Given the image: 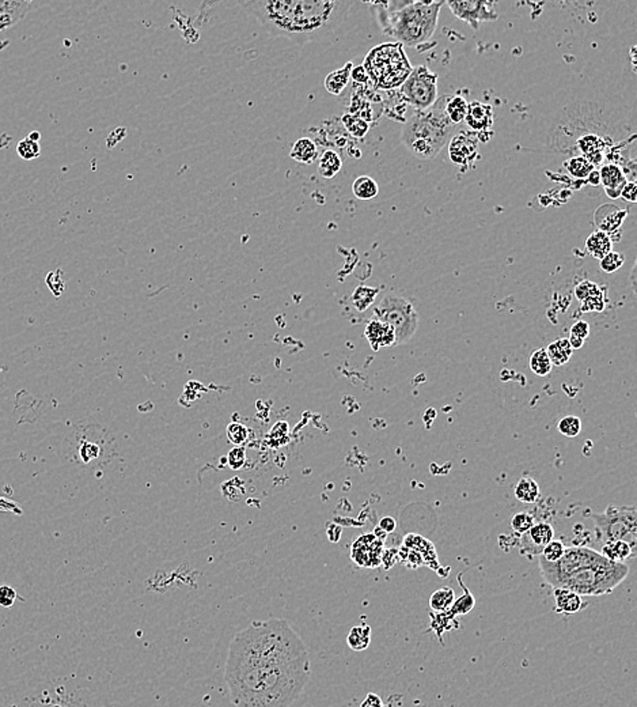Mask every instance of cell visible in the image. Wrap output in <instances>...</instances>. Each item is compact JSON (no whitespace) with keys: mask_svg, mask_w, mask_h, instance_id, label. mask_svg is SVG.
<instances>
[{"mask_svg":"<svg viewBox=\"0 0 637 707\" xmlns=\"http://www.w3.org/2000/svg\"><path fill=\"white\" fill-rule=\"evenodd\" d=\"M554 596V611L561 615H573L582 611L586 604L583 603V597L569 589L564 588H553Z\"/></svg>","mask_w":637,"mask_h":707,"instance_id":"20","label":"cell"},{"mask_svg":"<svg viewBox=\"0 0 637 707\" xmlns=\"http://www.w3.org/2000/svg\"><path fill=\"white\" fill-rule=\"evenodd\" d=\"M528 366H530V370L540 377L547 376L553 367L549 357H547L545 348H538L531 354V357L528 359Z\"/></svg>","mask_w":637,"mask_h":707,"instance_id":"35","label":"cell"},{"mask_svg":"<svg viewBox=\"0 0 637 707\" xmlns=\"http://www.w3.org/2000/svg\"><path fill=\"white\" fill-rule=\"evenodd\" d=\"M538 558H540L538 566L542 574V578L552 588H557L564 578H567L575 571L592 565H605L610 562L598 551H594L589 547H576V546L566 547L561 559L554 563L546 562L542 556Z\"/></svg>","mask_w":637,"mask_h":707,"instance_id":"10","label":"cell"},{"mask_svg":"<svg viewBox=\"0 0 637 707\" xmlns=\"http://www.w3.org/2000/svg\"><path fill=\"white\" fill-rule=\"evenodd\" d=\"M540 495V486L533 478H522L515 486V498L521 502H537Z\"/></svg>","mask_w":637,"mask_h":707,"instance_id":"29","label":"cell"},{"mask_svg":"<svg viewBox=\"0 0 637 707\" xmlns=\"http://www.w3.org/2000/svg\"><path fill=\"white\" fill-rule=\"evenodd\" d=\"M312 679L310 665H258L225 671L237 707H290Z\"/></svg>","mask_w":637,"mask_h":707,"instance_id":"3","label":"cell"},{"mask_svg":"<svg viewBox=\"0 0 637 707\" xmlns=\"http://www.w3.org/2000/svg\"><path fill=\"white\" fill-rule=\"evenodd\" d=\"M624 200L629 202V203H636L637 200V188L635 181H628L625 184V186L622 188L621 191V195H620Z\"/></svg>","mask_w":637,"mask_h":707,"instance_id":"48","label":"cell"},{"mask_svg":"<svg viewBox=\"0 0 637 707\" xmlns=\"http://www.w3.org/2000/svg\"><path fill=\"white\" fill-rule=\"evenodd\" d=\"M608 561L615 562V563H624L628 559L635 558L636 555V548L632 547L629 543L622 542V540H615V542H608L603 543L602 552H601Z\"/></svg>","mask_w":637,"mask_h":707,"instance_id":"23","label":"cell"},{"mask_svg":"<svg viewBox=\"0 0 637 707\" xmlns=\"http://www.w3.org/2000/svg\"><path fill=\"white\" fill-rule=\"evenodd\" d=\"M456 18L469 23L475 30H477L479 23L498 20V13L495 11V3L492 1H449L446 3Z\"/></svg>","mask_w":637,"mask_h":707,"instance_id":"12","label":"cell"},{"mask_svg":"<svg viewBox=\"0 0 637 707\" xmlns=\"http://www.w3.org/2000/svg\"><path fill=\"white\" fill-rule=\"evenodd\" d=\"M587 180L590 181V184H592V185H598V184H601V179H599V172L594 169L592 173L589 174Z\"/></svg>","mask_w":637,"mask_h":707,"instance_id":"52","label":"cell"},{"mask_svg":"<svg viewBox=\"0 0 637 707\" xmlns=\"http://www.w3.org/2000/svg\"><path fill=\"white\" fill-rule=\"evenodd\" d=\"M378 20L385 34L391 36L402 46H416L427 43L435 33L442 1H390L382 3Z\"/></svg>","mask_w":637,"mask_h":707,"instance_id":"4","label":"cell"},{"mask_svg":"<svg viewBox=\"0 0 637 707\" xmlns=\"http://www.w3.org/2000/svg\"><path fill=\"white\" fill-rule=\"evenodd\" d=\"M342 123L348 132L355 137H365L368 132V123L358 114H345L342 117Z\"/></svg>","mask_w":637,"mask_h":707,"instance_id":"37","label":"cell"},{"mask_svg":"<svg viewBox=\"0 0 637 707\" xmlns=\"http://www.w3.org/2000/svg\"><path fill=\"white\" fill-rule=\"evenodd\" d=\"M29 6V1L0 0V32L13 27L23 20Z\"/></svg>","mask_w":637,"mask_h":707,"instance_id":"21","label":"cell"},{"mask_svg":"<svg viewBox=\"0 0 637 707\" xmlns=\"http://www.w3.org/2000/svg\"><path fill=\"white\" fill-rule=\"evenodd\" d=\"M384 542L374 533L362 535L352 546V561L360 568H378L382 561Z\"/></svg>","mask_w":637,"mask_h":707,"instance_id":"13","label":"cell"},{"mask_svg":"<svg viewBox=\"0 0 637 707\" xmlns=\"http://www.w3.org/2000/svg\"><path fill=\"white\" fill-rule=\"evenodd\" d=\"M564 166L568 170L569 174H572L576 179H587L589 174L594 170V165L580 156L572 157L564 163Z\"/></svg>","mask_w":637,"mask_h":707,"instance_id":"36","label":"cell"},{"mask_svg":"<svg viewBox=\"0 0 637 707\" xmlns=\"http://www.w3.org/2000/svg\"><path fill=\"white\" fill-rule=\"evenodd\" d=\"M594 217H595V224L599 228V231H603L608 235H610L612 233H615L618 228H621L625 218L628 217V211L618 210V208H615V205H601L595 211Z\"/></svg>","mask_w":637,"mask_h":707,"instance_id":"17","label":"cell"},{"mask_svg":"<svg viewBox=\"0 0 637 707\" xmlns=\"http://www.w3.org/2000/svg\"><path fill=\"white\" fill-rule=\"evenodd\" d=\"M310 665L307 647L286 619L251 622L231 640L225 671L258 665Z\"/></svg>","mask_w":637,"mask_h":707,"instance_id":"2","label":"cell"},{"mask_svg":"<svg viewBox=\"0 0 637 707\" xmlns=\"http://www.w3.org/2000/svg\"><path fill=\"white\" fill-rule=\"evenodd\" d=\"M592 520L603 543L622 540L637 546V512L635 506H609L605 512L592 514Z\"/></svg>","mask_w":637,"mask_h":707,"instance_id":"9","label":"cell"},{"mask_svg":"<svg viewBox=\"0 0 637 707\" xmlns=\"http://www.w3.org/2000/svg\"><path fill=\"white\" fill-rule=\"evenodd\" d=\"M360 707H385L384 706V702L382 699L379 698V695L377 694H367V696L364 698L363 702Z\"/></svg>","mask_w":637,"mask_h":707,"instance_id":"49","label":"cell"},{"mask_svg":"<svg viewBox=\"0 0 637 707\" xmlns=\"http://www.w3.org/2000/svg\"><path fill=\"white\" fill-rule=\"evenodd\" d=\"M629 574L625 563L608 562L605 565H592L572 572L564 578L557 588L569 589L582 597H599L615 592Z\"/></svg>","mask_w":637,"mask_h":707,"instance_id":"7","label":"cell"},{"mask_svg":"<svg viewBox=\"0 0 637 707\" xmlns=\"http://www.w3.org/2000/svg\"><path fill=\"white\" fill-rule=\"evenodd\" d=\"M590 335V325L587 321H576L572 327H570V332H569V338H575V339H579V341H586Z\"/></svg>","mask_w":637,"mask_h":707,"instance_id":"45","label":"cell"},{"mask_svg":"<svg viewBox=\"0 0 637 707\" xmlns=\"http://www.w3.org/2000/svg\"><path fill=\"white\" fill-rule=\"evenodd\" d=\"M354 64L348 62L342 69H336L325 78V89L333 95H340L351 81V72Z\"/></svg>","mask_w":637,"mask_h":707,"instance_id":"24","label":"cell"},{"mask_svg":"<svg viewBox=\"0 0 637 707\" xmlns=\"http://www.w3.org/2000/svg\"><path fill=\"white\" fill-rule=\"evenodd\" d=\"M449 156L462 169L472 166L478 156V137L472 132H459L450 139Z\"/></svg>","mask_w":637,"mask_h":707,"instance_id":"14","label":"cell"},{"mask_svg":"<svg viewBox=\"0 0 637 707\" xmlns=\"http://www.w3.org/2000/svg\"><path fill=\"white\" fill-rule=\"evenodd\" d=\"M554 539V529L547 523L534 524L521 537V551L524 555L540 556L546 544Z\"/></svg>","mask_w":637,"mask_h":707,"instance_id":"15","label":"cell"},{"mask_svg":"<svg viewBox=\"0 0 637 707\" xmlns=\"http://www.w3.org/2000/svg\"><path fill=\"white\" fill-rule=\"evenodd\" d=\"M447 97L438 98L431 108L413 111L405 123L401 140L410 154L419 160H433L453 137V125L446 114Z\"/></svg>","mask_w":637,"mask_h":707,"instance_id":"5","label":"cell"},{"mask_svg":"<svg viewBox=\"0 0 637 707\" xmlns=\"http://www.w3.org/2000/svg\"><path fill=\"white\" fill-rule=\"evenodd\" d=\"M379 186L375 180L368 176H360L352 184V193L359 200H371L377 198Z\"/></svg>","mask_w":637,"mask_h":707,"instance_id":"32","label":"cell"},{"mask_svg":"<svg viewBox=\"0 0 637 707\" xmlns=\"http://www.w3.org/2000/svg\"><path fill=\"white\" fill-rule=\"evenodd\" d=\"M371 642V627L368 624H360L351 629L346 643L354 652H364Z\"/></svg>","mask_w":637,"mask_h":707,"instance_id":"28","label":"cell"},{"mask_svg":"<svg viewBox=\"0 0 637 707\" xmlns=\"http://www.w3.org/2000/svg\"><path fill=\"white\" fill-rule=\"evenodd\" d=\"M586 249L594 259H603L608 253L613 251V241L610 235L603 231H595L586 240Z\"/></svg>","mask_w":637,"mask_h":707,"instance_id":"26","label":"cell"},{"mask_svg":"<svg viewBox=\"0 0 637 707\" xmlns=\"http://www.w3.org/2000/svg\"><path fill=\"white\" fill-rule=\"evenodd\" d=\"M342 167V157L335 150H325L317 160V172L323 179L336 177Z\"/></svg>","mask_w":637,"mask_h":707,"instance_id":"25","label":"cell"},{"mask_svg":"<svg viewBox=\"0 0 637 707\" xmlns=\"http://www.w3.org/2000/svg\"><path fill=\"white\" fill-rule=\"evenodd\" d=\"M545 350L553 366L566 365L573 354L568 339H557L556 342L550 343Z\"/></svg>","mask_w":637,"mask_h":707,"instance_id":"27","label":"cell"},{"mask_svg":"<svg viewBox=\"0 0 637 707\" xmlns=\"http://www.w3.org/2000/svg\"><path fill=\"white\" fill-rule=\"evenodd\" d=\"M599 179L605 188V192L612 199L620 198L622 188L628 183L624 170L615 163L603 165L599 170Z\"/></svg>","mask_w":637,"mask_h":707,"instance_id":"19","label":"cell"},{"mask_svg":"<svg viewBox=\"0 0 637 707\" xmlns=\"http://www.w3.org/2000/svg\"><path fill=\"white\" fill-rule=\"evenodd\" d=\"M536 524L534 521V517L528 513V512H521V513H517L512 520H511V526L512 529L517 532V533H521L524 535L526 533L533 525Z\"/></svg>","mask_w":637,"mask_h":707,"instance_id":"41","label":"cell"},{"mask_svg":"<svg viewBox=\"0 0 637 707\" xmlns=\"http://www.w3.org/2000/svg\"><path fill=\"white\" fill-rule=\"evenodd\" d=\"M351 78H354L355 82L358 83H365L368 76H367V72L365 69H363V66H359V67H354L352 69V72H351Z\"/></svg>","mask_w":637,"mask_h":707,"instance_id":"51","label":"cell"},{"mask_svg":"<svg viewBox=\"0 0 637 707\" xmlns=\"http://www.w3.org/2000/svg\"><path fill=\"white\" fill-rule=\"evenodd\" d=\"M379 290L375 289V287H370V286H358L352 294V302H354V306L359 310V312H364L367 310L374 302H375V298L378 296Z\"/></svg>","mask_w":637,"mask_h":707,"instance_id":"34","label":"cell"},{"mask_svg":"<svg viewBox=\"0 0 637 707\" xmlns=\"http://www.w3.org/2000/svg\"><path fill=\"white\" fill-rule=\"evenodd\" d=\"M557 430H559V433H561L568 438H575L582 432V420L578 416L568 415L557 423Z\"/></svg>","mask_w":637,"mask_h":707,"instance_id":"38","label":"cell"},{"mask_svg":"<svg viewBox=\"0 0 637 707\" xmlns=\"http://www.w3.org/2000/svg\"><path fill=\"white\" fill-rule=\"evenodd\" d=\"M239 4L273 37L304 46L333 33L346 18L352 1L249 0Z\"/></svg>","mask_w":637,"mask_h":707,"instance_id":"1","label":"cell"},{"mask_svg":"<svg viewBox=\"0 0 637 707\" xmlns=\"http://www.w3.org/2000/svg\"><path fill=\"white\" fill-rule=\"evenodd\" d=\"M290 157L298 163L312 165L318 160V147L313 139L299 137L290 150Z\"/></svg>","mask_w":637,"mask_h":707,"instance_id":"22","label":"cell"},{"mask_svg":"<svg viewBox=\"0 0 637 707\" xmlns=\"http://www.w3.org/2000/svg\"><path fill=\"white\" fill-rule=\"evenodd\" d=\"M18 154L24 160H34L40 156V146L37 140H33L31 137L23 139L18 144Z\"/></svg>","mask_w":637,"mask_h":707,"instance_id":"42","label":"cell"},{"mask_svg":"<svg viewBox=\"0 0 637 707\" xmlns=\"http://www.w3.org/2000/svg\"><path fill=\"white\" fill-rule=\"evenodd\" d=\"M396 528H397V523H396V520L393 517H384L381 520V523H379V529L384 530L386 535L394 532Z\"/></svg>","mask_w":637,"mask_h":707,"instance_id":"50","label":"cell"},{"mask_svg":"<svg viewBox=\"0 0 637 707\" xmlns=\"http://www.w3.org/2000/svg\"><path fill=\"white\" fill-rule=\"evenodd\" d=\"M624 256L618 252L612 251L610 253H608L603 259L599 260V266H601V270L606 274H613L615 271H618L622 266H624Z\"/></svg>","mask_w":637,"mask_h":707,"instance_id":"39","label":"cell"},{"mask_svg":"<svg viewBox=\"0 0 637 707\" xmlns=\"http://www.w3.org/2000/svg\"><path fill=\"white\" fill-rule=\"evenodd\" d=\"M444 111H446V114L450 120V123L453 125H456V124H461L465 117H466V112H468V102L463 97H447L446 99V105H444Z\"/></svg>","mask_w":637,"mask_h":707,"instance_id":"33","label":"cell"},{"mask_svg":"<svg viewBox=\"0 0 637 707\" xmlns=\"http://www.w3.org/2000/svg\"><path fill=\"white\" fill-rule=\"evenodd\" d=\"M246 461V452L244 448H234L228 453V464L232 469H239Z\"/></svg>","mask_w":637,"mask_h":707,"instance_id":"46","label":"cell"},{"mask_svg":"<svg viewBox=\"0 0 637 707\" xmlns=\"http://www.w3.org/2000/svg\"><path fill=\"white\" fill-rule=\"evenodd\" d=\"M493 111L488 104H482L479 101H473L468 104V112L465 121L469 128L477 132L488 131L493 124Z\"/></svg>","mask_w":637,"mask_h":707,"instance_id":"18","label":"cell"},{"mask_svg":"<svg viewBox=\"0 0 637 707\" xmlns=\"http://www.w3.org/2000/svg\"><path fill=\"white\" fill-rule=\"evenodd\" d=\"M458 582H459V585L463 589V594L459 598H455L454 604L447 611L453 617L469 614L475 608V605H476V600H475L473 594L469 592V589L462 582V574H458Z\"/></svg>","mask_w":637,"mask_h":707,"instance_id":"31","label":"cell"},{"mask_svg":"<svg viewBox=\"0 0 637 707\" xmlns=\"http://www.w3.org/2000/svg\"><path fill=\"white\" fill-rule=\"evenodd\" d=\"M598 290H599V289H598V286H596V284H594L592 282L586 280V282H582V283L576 287L575 294H576V298H578L580 302H583V301H586L587 298H590L592 296H594Z\"/></svg>","mask_w":637,"mask_h":707,"instance_id":"47","label":"cell"},{"mask_svg":"<svg viewBox=\"0 0 637 707\" xmlns=\"http://www.w3.org/2000/svg\"><path fill=\"white\" fill-rule=\"evenodd\" d=\"M401 95L416 111H426L438 101V75L427 66L412 69L401 85Z\"/></svg>","mask_w":637,"mask_h":707,"instance_id":"11","label":"cell"},{"mask_svg":"<svg viewBox=\"0 0 637 707\" xmlns=\"http://www.w3.org/2000/svg\"><path fill=\"white\" fill-rule=\"evenodd\" d=\"M455 601V592L454 589H451L450 586H444V588H440L438 591H435L431 597H430V608H431V612H446L451 608V605L454 604Z\"/></svg>","mask_w":637,"mask_h":707,"instance_id":"30","label":"cell"},{"mask_svg":"<svg viewBox=\"0 0 637 707\" xmlns=\"http://www.w3.org/2000/svg\"><path fill=\"white\" fill-rule=\"evenodd\" d=\"M374 316L393 328L394 345L410 342L417 331L419 315L410 301L401 296L386 294L374 308Z\"/></svg>","mask_w":637,"mask_h":707,"instance_id":"8","label":"cell"},{"mask_svg":"<svg viewBox=\"0 0 637 707\" xmlns=\"http://www.w3.org/2000/svg\"><path fill=\"white\" fill-rule=\"evenodd\" d=\"M364 335L374 351H378L381 348L393 347L396 344V336H394L393 328L379 320H370L365 325Z\"/></svg>","mask_w":637,"mask_h":707,"instance_id":"16","label":"cell"},{"mask_svg":"<svg viewBox=\"0 0 637 707\" xmlns=\"http://www.w3.org/2000/svg\"><path fill=\"white\" fill-rule=\"evenodd\" d=\"M227 437L230 442H232L234 445H242L249 437V430L241 423H231L228 425Z\"/></svg>","mask_w":637,"mask_h":707,"instance_id":"43","label":"cell"},{"mask_svg":"<svg viewBox=\"0 0 637 707\" xmlns=\"http://www.w3.org/2000/svg\"><path fill=\"white\" fill-rule=\"evenodd\" d=\"M363 69L372 85L381 90L401 88L412 72L410 59L400 43H385L372 48L364 59Z\"/></svg>","mask_w":637,"mask_h":707,"instance_id":"6","label":"cell"},{"mask_svg":"<svg viewBox=\"0 0 637 707\" xmlns=\"http://www.w3.org/2000/svg\"><path fill=\"white\" fill-rule=\"evenodd\" d=\"M17 591L10 585H0V607L11 608L17 601Z\"/></svg>","mask_w":637,"mask_h":707,"instance_id":"44","label":"cell"},{"mask_svg":"<svg viewBox=\"0 0 637 707\" xmlns=\"http://www.w3.org/2000/svg\"><path fill=\"white\" fill-rule=\"evenodd\" d=\"M564 551H566V546L560 540H554L553 539L549 544H546L542 554L540 556H542L546 562L554 563V562H557V561L561 559V556L564 555Z\"/></svg>","mask_w":637,"mask_h":707,"instance_id":"40","label":"cell"}]
</instances>
